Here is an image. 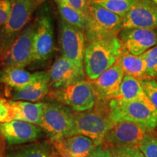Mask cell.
<instances>
[{"instance_id": "12", "label": "cell", "mask_w": 157, "mask_h": 157, "mask_svg": "<svg viewBox=\"0 0 157 157\" xmlns=\"http://www.w3.org/2000/svg\"><path fill=\"white\" fill-rule=\"evenodd\" d=\"M157 29V5L151 0H137L123 17L122 29Z\"/></svg>"}, {"instance_id": "24", "label": "cell", "mask_w": 157, "mask_h": 157, "mask_svg": "<svg viewBox=\"0 0 157 157\" xmlns=\"http://www.w3.org/2000/svg\"><path fill=\"white\" fill-rule=\"evenodd\" d=\"M62 20L68 24L76 27L80 30H87V20L86 15L77 10L73 8L63 2L56 1Z\"/></svg>"}, {"instance_id": "6", "label": "cell", "mask_w": 157, "mask_h": 157, "mask_svg": "<svg viewBox=\"0 0 157 157\" xmlns=\"http://www.w3.org/2000/svg\"><path fill=\"white\" fill-rule=\"evenodd\" d=\"M150 131L138 124L127 121L113 122L105 135L104 147L111 148L124 146H138L150 134Z\"/></svg>"}, {"instance_id": "35", "label": "cell", "mask_w": 157, "mask_h": 157, "mask_svg": "<svg viewBox=\"0 0 157 157\" xmlns=\"http://www.w3.org/2000/svg\"><path fill=\"white\" fill-rule=\"evenodd\" d=\"M0 154H1V143H0Z\"/></svg>"}, {"instance_id": "19", "label": "cell", "mask_w": 157, "mask_h": 157, "mask_svg": "<svg viewBox=\"0 0 157 157\" xmlns=\"http://www.w3.org/2000/svg\"><path fill=\"white\" fill-rule=\"evenodd\" d=\"M44 73V71L31 73L20 68H5L0 73V82L14 90H20L42 77Z\"/></svg>"}, {"instance_id": "2", "label": "cell", "mask_w": 157, "mask_h": 157, "mask_svg": "<svg viewBox=\"0 0 157 157\" xmlns=\"http://www.w3.org/2000/svg\"><path fill=\"white\" fill-rule=\"evenodd\" d=\"M44 1L10 0V14L7 22L0 28V60H4L13 43L26 27L34 12Z\"/></svg>"}, {"instance_id": "13", "label": "cell", "mask_w": 157, "mask_h": 157, "mask_svg": "<svg viewBox=\"0 0 157 157\" xmlns=\"http://www.w3.org/2000/svg\"><path fill=\"white\" fill-rule=\"evenodd\" d=\"M119 37L123 49L135 56H141L157 45V29H122Z\"/></svg>"}, {"instance_id": "7", "label": "cell", "mask_w": 157, "mask_h": 157, "mask_svg": "<svg viewBox=\"0 0 157 157\" xmlns=\"http://www.w3.org/2000/svg\"><path fill=\"white\" fill-rule=\"evenodd\" d=\"M78 135L89 137L96 146L103 143L105 135L113 125L110 115L98 111H84L74 113Z\"/></svg>"}, {"instance_id": "26", "label": "cell", "mask_w": 157, "mask_h": 157, "mask_svg": "<svg viewBox=\"0 0 157 157\" xmlns=\"http://www.w3.org/2000/svg\"><path fill=\"white\" fill-rule=\"evenodd\" d=\"M146 64L147 75L150 79L157 78V45L153 47L143 55Z\"/></svg>"}, {"instance_id": "21", "label": "cell", "mask_w": 157, "mask_h": 157, "mask_svg": "<svg viewBox=\"0 0 157 157\" xmlns=\"http://www.w3.org/2000/svg\"><path fill=\"white\" fill-rule=\"evenodd\" d=\"M117 63L120 66L124 75L133 76L140 81L150 79L147 75L146 61L142 55L135 56L123 49Z\"/></svg>"}, {"instance_id": "23", "label": "cell", "mask_w": 157, "mask_h": 157, "mask_svg": "<svg viewBox=\"0 0 157 157\" xmlns=\"http://www.w3.org/2000/svg\"><path fill=\"white\" fill-rule=\"evenodd\" d=\"M143 90L141 81L133 76L124 75L119 88V93L114 99L124 101L148 99Z\"/></svg>"}, {"instance_id": "22", "label": "cell", "mask_w": 157, "mask_h": 157, "mask_svg": "<svg viewBox=\"0 0 157 157\" xmlns=\"http://www.w3.org/2000/svg\"><path fill=\"white\" fill-rule=\"evenodd\" d=\"M51 145L48 141L18 145L10 149L6 157H50Z\"/></svg>"}, {"instance_id": "29", "label": "cell", "mask_w": 157, "mask_h": 157, "mask_svg": "<svg viewBox=\"0 0 157 157\" xmlns=\"http://www.w3.org/2000/svg\"><path fill=\"white\" fill-rule=\"evenodd\" d=\"M141 84L147 97L157 110V81L154 79L144 80L141 81Z\"/></svg>"}, {"instance_id": "11", "label": "cell", "mask_w": 157, "mask_h": 157, "mask_svg": "<svg viewBox=\"0 0 157 157\" xmlns=\"http://www.w3.org/2000/svg\"><path fill=\"white\" fill-rule=\"evenodd\" d=\"M35 23L29 25L14 41L4 59L5 68H23L33 62Z\"/></svg>"}, {"instance_id": "30", "label": "cell", "mask_w": 157, "mask_h": 157, "mask_svg": "<svg viewBox=\"0 0 157 157\" xmlns=\"http://www.w3.org/2000/svg\"><path fill=\"white\" fill-rule=\"evenodd\" d=\"M11 11V3L10 0H0V28L9 18Z\"/></svg>"}, {"instance_id": "28", "label": "cell", "mask_w": 157, "mask_h": 157, "mask_svg": "<svg viewBox=\"0 0 157 157\" xmlns=\"http://www.w3.org/2000/svg\"><path fill=\"white\" fill-rule=\"evenodd\" d=\"M139 148L145 157H157V138L149 134Z\"/></svg>"}, {"instance_id": "4", "label": "cell", "mask_w": 157, "mask_h": 157, "mask_svg": "<svg viewBox=\"0 0 157 157\" xmlns=\"http://www.w3.org/2000/svg\"><path fill=\"white\" fill-rule=\"evenodd\" d=\"M39 126L52 142L78 135L74 113L58 103H44Z\"/></svg>"}, {"instance_id": "9", "label": "cell", "mask_w": 157, "mask_h": 157, "mask_svg": "<svg viewBox=\"0 0 157 157\" xmlns=\"http://www.w3.org/2000/svg\"><path fill=\"white\" fill-rule=\"evenodd\" d=\"M60 42L63 56L76 67L84 70V59L86 47L83 31L62 20L60 28Z\"/></svg>"}, {"instance_id": "15", "label": "cell", "mask_w": 157, "mask_h": 157, "mask_svg": "<svg viewBox=\"0 0 157 157\" xmlns=\"http://www.w3.org/2000/svg\"><path fill=\"white\" fill-rule=\"evenodd\" d=\"M37 126L23 121L0 123V134L8 146H18L33 142L41 136L42 129Z\"/></svg>"}, {"instance_id": "16", "label": "cell", "mask_w": 157, "mask_h": 157, "mask_svg": "<svg viewBox=\"0 0 157 157\" xmlns=\"http://www.w3.org/2000/svg\"><path fill=\"white\" fill-rule=\"evenodd\" d=\"M124 76L122 69L117 63L96 79L90 81L96 97L102 99H114L119 93Z\"/></svg>"}, {"instance_id": "10", "label": "cell", "mask_w": 157, "mask_h": 157, "mask_svg": "<svg viewBox=\"0 0 157 157\" xmlns=\"http://www.w3.org/2000/svg\"><path fill=\"white\" fill-rule=\"evenodd\" d=\"M58 98L76 112H84L94 107L96 96L90 82L82 80L61 88Z\"/></svg>"}, {"instance_id": "17", "label": "cell", "mask_w": 157, "mask_h": 157, "mask_svg": "<svg viewBox=\"0 0 157 157\" xmlns=\"http://www.w3.org/2000/svg\"><path fill=\"white\" fill-rule=\"evenodd\" d=\"M50 82L56 88H63L84 79V71L62 56L56 60L49 72Z\"/></svg>"}, {"instance_id": "5", "label": "cell", "mask_w": 157, "mask_h": 157, "mask_svg": "<svg viewBox=\"0 0 157 157\" xmlns=\"http://www.w3.org/2000/svg\"><path fill=\"white\" fill-rule=\"evenodd\" d=\"M86 17L87 34L91 41L117 36L122 30V17L93 2H88Z\"/></svg>"}, {"instance_id": "3", "label": "cell", "mask_w": 157, "mask_h": 157, "mask_svg": "<svg viewBox=\"0 0 157 157\" xmlns=\"http://www.w3.org/2000/svg\"><path fill=\"white\" fill-rule=\"evenodd\" d=\"M109 115L113 122H134L151 132L157 127V110L150 100L124 101L112 99L109 103Z\"/></svg>"}, {"instance_id": "34", "label": "cell", "mask_w": 157, "mask_h": 157, "mask_svg": "<svg viewBox=\"0 0 157 157\" xmlns=\"http://www.w3.org/2000/svg\"><path fill=\"white\" fill-rule=\"evenodd\" d=\"M151 1L154 2L155 4H156V5H157V0H151Z\"/></svg>"}, {"instance_id": "31", "label": "cell", "mask_w": 157, "mask_h": 157, "mask_svg": "<svg viewBox=\"0 0 157 157\" xmlns=\"http://www.w3.org/2000/svg\"><path fill=\"white\" fill-rule=\"evenodd\" d=\"M55 1H58V0H55ZM60 1L63 2L64 3L67 4L68 5L82 12L85 15L87 13L88 6L87 0H60Z\"/></svg>"}, {"instance_id": "20", "label": "cell", "mask_w": 157, "mask_h": 157, "mask_svg": "<svg viewBox=\"0 0 157 157\" xmlns=\"http://www.w3.org/2000/svg\"><path fill=\"white\" fill-rule=\"evenodd\" d=\"M49 73L45 72L42 77L20 90H15L13 95L14 101H23L31 103L37 102L48 93L50 84Z\"/></svg>"}, {"instance_id": "14", "label": "cell", "mask_w": 157, "mask_h": 157, "mask_svg": "<svg viewBox=\"0 0 157 157\" xmlns=\"http://www.w3.org/2000/svg\"><path fill=\"white\" fill-rule=\"evenodd\" d=\"M53 28L50 17L43 15L35 23L33 38V62H42L50 58L53 51Z\"/></svg>"}, {"instance_id": "1", "label": "cell", "mask_w": 157, "mask_h": 157, "mask_svg": "<svg viewBox=\"0 0 157 157\" xmlns=\"http://www.w3.org/2000/svg\"><path fill=\"white\" fill-rule=\"evenodd\" d=\"M122 45L117 36L92 40L85 48L84 68L93 81L117 63L122 52Z\"/></svg>"}, {"instance_id": "8", "label": "cell", "mask_w": 157, "mask_h": 157, "mask_svg": "<svg viewBox=\"0 0 157 157\" xmlns=\"http://www.w3.org/2000/svg\"><path fill=\"white\" fill-rule=\"evenodd\" d=\"M44 103L0 99V123L26 121L40 125Z\"/></svg>"}, {"instance_id": "33", "label": "cell", "mask_w": 157, "mask_h": 157, "mask_svg": "<svg viewBox=\"0 0 157 157\" xmlns=\"http://www.w3.org/2000/svg\"><path fill=\"white\" fill-rule=\"evenodd\" d=\"M50 157H59V156H57V155H51V156H50Z\"/></svg>"}, {"instance_id": "36", "label": "cell", "mask_w": 157, "mask_h": 157, "mask_svg": "<svg viewBox=\"0 0 157 157\" xmlns=\"http://www.w3.org/2000/svg\"><path fill=\"white\" fill-rule=\"evenodd\" d=\"M91 1H94V0H87V2H91Z\"/></svg>"}, {"instance_id": "25", "label": "cell", "mask_w": 157, "mask_h": 157, "mask_svg": "<svg viewBox=\"0 0 157 157\" xmlns=\"http://www.w3.org/2000/svg\"><path fill=\"white\" fill-rule=\"evenodd\" d=\"M137 0H94L91 1L123 18Z\"/></svg>"}, {"instance_id": "27", "label": "cell", "mask_w": 157, "mask_h": 157, "mask_svg": "<svg viewBox=\"0 0 157 157\" xmlns=\"http://www.w3.org/2000/svg\"><path fill=\"white\" fill-rule=\"evenodd\" d=\"M112 157H145L138 146H124L111 148Z\"/></svg>"}, {"instance_id": "32", "label": "cell", "mask_w": 157, "mask_h": 157, "mask_svg": "<svg viewBox=\"0 0 157 157\" xmlns=\"http://www.w3.org/2000/svg\"><path fill=\"white\" fill-rule=\"evenodd\" d=\"M87 157H112L110 148L102 146H97Z\"/></svg>"}, {"instance_id": "37", "label": "cell", "mask_w": 157, "mask_h": 157, "mask_svg": "<svg viewBox=\"0 0 157 157\" xmlns=\"http://www.w3.org/2000/svg\"><path fill=\"white\" fill-rule=\"evenodd\" d=\"M156 79H157V78H156Z\"/></svg>"}, {"instance_id": "18", "label": "cell", "mask_w": 157, "mask_h": 157, "mask_svg": "<svg viewBox=\"0 0 157 157\" xmlns=\"http://www.w3.org/2000/svg\"><path fill=\"white\" fill-rule=\"evenodd\" d=\"M60 157H87L96 147L89 137L82 135L52 142Z\"/></svg>"}]
</instances>
